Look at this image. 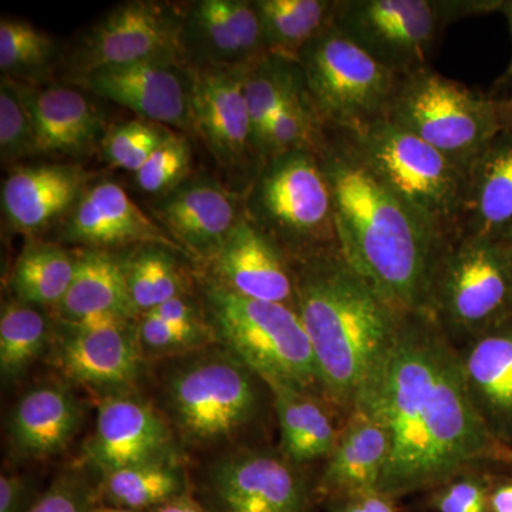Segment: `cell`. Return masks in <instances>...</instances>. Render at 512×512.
I'll return each instance as SVG.
<instances>
[{"instance_id":"obj_1","label":"cell","mask_w":512,"mask_h":512,"mask_svg":"<svg viewBox=\"0 0 512 512\" xmlns=\"http://www.w3.org/2000/svg\"><path fill=\"white\" fill-rule=\"evenodd\" d=\"M359 407L389 434L379 490L396 500L485 466L498 443L468 399L457 346L429 313L400 315L382 373Z\"/></svg>"},{"instance_id":"obj_2","label":"cell","mask_w":512,"mask_h":512,"mask_svg":"<svg viewBox=\"0 0 512 512\" xmlns=\"http://www.w3.org/2000/svg\"><path fill=\"white\" fill-rule=\"evenodd\" d=\"M313 150L332 188L346 261L397 312L429 313L434 272L450 244L384 183L348 131L320 126Z\"/></svg>"},{"instance_id":"obj_3","label":"cell","mask_w":512,"mask_h":512,"mask_svg":"<svg viewBox=\"0 0 512 512\" xmlns=\"http://www.w3.org/2000/svg\"><path fill=\"white\" fill-rule=\"evenodd\" d=\"M296 312L308 333L326 397L343 416L373 389L400 315L342 251L292 262Z\"/></svg>"},{"instance_id":"obj_4","label":"cell","mask_w":512,"mask_h":512,"mask_svg":"<svg viewBox=\"0 0 512 512\" xmlns=\"http://www.w3.org/2000/svg\"><path fill=\"white\" fill-rule=\"evenodd\" d=\"M202 296L211 338L222 349L265 384H282L328 400L308 333L295 309L245 298L212 278L204 282Z\"/></svg>"},{"instance_id":"obj_5","label":"cell","mask_w":512,"mask_h":512,"mask_svg":"<svg viewBox=\"0 0 512 512\" xmlns=\"http://www.w3.org/2000/svg\"><path fill=\"white\" fill-rule=\"evenodd\" d=\"M244 202L248 220L292 262L342 251L332 188L313 148L271 158Z\"/></svg>"},{"instance_id":"obj_6","label":"cell","mask_w":512,"mask_h":512,"mask_svg":"<svg viewBox=\"0 0 512 512\" xmlns=\"http://www.w3.org/2000/svg\"><path fill=\"white\" fill-rule=\"evenodd\" d=\"M348 133L384 183L446 244L463 237L468 194L464 168L387 119Z\"/></svg>"},{"instance_id":"obj_7","label":"cell","mask_w":512,"mask_h":512,"mask_svg":"<svg viewBox=\"0 0 512 512\" xmlns=\"http://www.w3.org/2000/svg\"><path fill=\"white\" fill-rule=\"evenodd\" d=\"M429 315L457 348L512 318V245L461 237L441 255Z\"/></svg>"},{"instance_id":"obj_8","label":"cell","mask_w":512,"mask_h":512,"mask_svg":"<svg viewBox=\"0 0 512 512\" xmlns=\"http://www.w3.org/2000/svg\"><path fill=\"white\" fill-rule=\"evenodd\" d=\"M386 119L426 141L467 171L501 130L490 94L433 67L397 76Z\"/></svg>"},{"instance_id":"obj_9","label":"cell","mask_w":512,"mask_h":512,"mask_svg":"<svg viewBox=\"0 0 512 512\" xmlns=\"http://www.w3.org/2000/svg\"><path fill=\"white\" fill-rule=\"evenodd\" d=\"M298 66L320 126L357 131L386 119L397 74L333 23L306 47Z\"/></svg>"},{"instance_id":"obj_10","label":"cell","mask_w":512,"mask_h":512,"mask_svg":"<svg viewBox=\"0 0 512 512\" xmlns=\"http://www.w3.org/2000/svg\"><path fill=\"white\" fill-rule=\"evenodd\" d=\"M258 376L227 350L192 357L168 376L165 399L185 439L212 443L229 439L258 417Z\"/></svg>"},{"instance_id":"obj_11","label":"cell","mask_w":512,"mask_h":512,"mask_svg":"<svg viewBox=\"0 0 512 512\" xmlns=\"http://www.w3.org/2000/svg\"><path fill=\"white\" fill-rule=\"evenodd\" d=\"M333 25L402 76L430 66L450 19L444 0H336Z\"/></svg>"},{"instance_id":"obj_12","label":"cell","mask_w":512,"mask_h":512,"mask_svg":"<svg viewBox=\"0 0 512 512\" xmlns=\"http://www.w3.org/2000/svg\"><path fill=\"white\" fill-rule=\"evenodd\" d=\"M187 9L150 0L117 5L84 33L74 47L70 69L74 79L106 66L154 59H183ZM187 62V60H185Z\"/></svg>"},{"instance_id":"obj_13","label":"cell","mask_w":512,"mask_h":512,"mask_svg":"<svg viewBox=\"0 0 512 512\" xmlns=\"http://www.w3.org/2000/svg\"><path fill=\"white\" fill-rule=\"evenodd\" d=\"M248 66H191L195 134L220 167L244 184L245 191L264 167L245 97Z\"/></svg>"},{"instance_id":"obj_14","label":"cell","mask_w":512,"mask_h":512,"mask_svg":"<svg viewBox=\"0 0 512 512\" xmlns=\"http://www.w3.org/2000/svg\"><path fill=\"white\" fill-rule=\"evenodd\" d=\"M208 491L214 512H311L318 500L305 466L269 448L221 458L211 468Z\"/></svg>"},{"instance_id":"obj_15","label":"cell","mask_w":512,"mask_h":512,"mask_svg":"<svg viewBox=\"0 0 512 512\" xmlns=\"http://www.w3.org/2000/svg\"><path fill=\"white\" fill-rule=\"evenodd\" d=\"M76 82L97 96L127 107L143 120L195 134L194 74L183 59H154L100 67Z\"/></svg>"},{"instance_id":"obj_16","label":"cell","mask_w":512,"mask_h":512,"mask_svg":"<svg viewBox=\"0 0 512 512\" xmlns=\"http://www.w3.org/2000/svg\"><path fill=\"white\" fill-rule=\"evenodd\" d=\"M136 320L93 316L63 323L57 333L55 362L84 386L120 390L137 379L143 353L136 338Z\"/></svg>"},{"instance_id":"obj_17","label":"cell","mask_w":512,"mask_h":512,"mask_svg":"<svg viewBox=\"0 0 512 512\" xmlns=\"http://www.w3.org/2000/svg\"><path fill=\"white\" fill-rule=\"evenodd\" d=\"M151 214L184 252L207 261L247 217L244 194L205 177L188 178L160 197Z\"/></svg>"},{"instance_id":"obj_18","label":"cell","mask_w":512,"mask_h":512,"mask_svg":"<svg viewBox=\"0 0 512 512\" xmlns=\"http://www.w3.org/2000/svg\"><path fill=\"white\" fill-rule=\"evenodd\" d=\"M183 50L190 66H248L264 59L268 55L255 0L192 3L185 13Z\"/></svg>"},{"instance_id":"obj_19","label":"cell","mask_w":512,"mask_h":512,"mask_svg":"<svg viewBox=\"0 0 512 512\" xmlns=\"http://www.w3.org/2000/svg\"><path fill=\"white\" fill-rule=\"evenodd\" d=\"M170 444L171 431L163 417L138 397L119 393L101 400L84 454L106 476L121 468L164 460Z\"/></svg>"},{"instance_id":"obj_20","label":"cell","mask_w":512,"mask_h":512,"mask_svg":"<svg viewBox=\"0 0 512 512\" xmlns=\"http://www.w3.org/2000/svg\"><path fill=\"white\" fill-rule=\"evenodd\" d=\"M60 235L74 244L104 251L138 244L184 252L156 220L131 201L119 184L111 181H100L84 190L72 211L63 218Z\"/></svg>"},{"instance_id":"obj_21","label":"cell","mask_w":512,"mask_h":512,"mask_svg":"<svg viewBox=\"0 0 512 512\" xmlns=\"http://www.w3.org/2000/svg\"><path fill=\"white\" fill-rule=\"evenodd\" d=\"M210 262L211 278L231 291L296 311V274L291 259L247 217Z\"/></svg>"},{"instance_id":"obj_22","label":"cell","mask_w":512,"mask_h":512,"mask_svg":"<svg viewBox=\"0 0 512 512\" xmlns=\"http://www.w3.org/2000/svg\"><path fill=\"white\" fill-rule=\"evenodd\" d=\"M468 399L485 429L512 447V318L458 348Z\"/></svg>"},{"instance_id":"obj_23","label":"cell","mask_w":512,"mask_h":512,"mask_svg":"<svg viewBox=\"0 0 512 512\" xmlns=\"http://www.w3.org/2000/svg\"><path fill=\"white\" fill-rule=\"evenodd\" d=\"M89 180L90 174L79 165L18 168L2 185L5 220L23 234L42 231L72 211Z\"/></svg>"},{"instance_id":"obj_24","label":"cell","mask_w":512,"mask_h":512,"mask_svg":"<svg viewBox=\"0 0 512 512\" xmlns=\"http://www.w3.org/2000/svg\"><path fill=\"white\" fill-rule=\"evenodd\" d=\"M32 116L37 154L69 158L90 156L107 131L96 106L79 90L66 86H23Z\"/></svg>"},{"instance_id":"obj_25","label":"cell","mask_w":512,"mask_h":512,"mask_svg":"<svg viewBox=\"0 0 512 512\" xmlns=\"http://www.w3.org/2000/svg\"><path fill=\"white\" fill-rule=\"evenodd\" d=\"M389 454V434L383 424L365 409L353 410L316 480L318 500L329 503L357 491L379 488Z\"/></svg>"},{"instance_id":"obj_26","label":"cell","mask_w":512,"mask_h":512,"mask_svg":"<svg viewBox=\"0 0 512 512\" xmlns=\"http://www.w3.org/2000/svg\"><path fill=\"white\" fill-rule=\"evenodd\" d=\"M463 237L512 245V128H501L468 170Z\"/></svg>"},{"instance_id":"obj_27","label":"cell","mask_w":512,"mask_h":512,"mask_svg":"<svg viewBox=\"0 0 512 512\" xmlns=\"http://www.w3.org/2000/svg\"><path fill=\"white\" fill-rule=\"evenodd\" d=\"M82 417V406L70 387L42 384L26 392L10 414V440L20 456L53 457L69 446Z\"/></svg>"},{"instance_id":"obj_28","label":"cell","mask_w":512,"mask_h":512,"mask_svg":"<svg viewBox=\"0 0 512 512\" xmlns=\"http://www.w3.org/2000/svg\"><path fill=\"white\" fill-rule=\"evenodd\" d=\"M76 255V274L55 308L60 322L77 323L93 316L138 319L140 315L128 293L123 258L90 248L79 249Z\"/></svg>"},{"instance_id":"obj_29","label":"cell","mask_w":512,"mask_h":512,"mask_svg":"<svg viewBox=\"0 0 512 512\" xmlns=\"http://www.w3.org/2000/svg\"><path fill=\"white\" fill-rule=\"evenodd\" d=\"M274 399L281 430L279 450L299 466L326 460L346 417L325 397L282 384H266Z\"/></svg>"},{"instance_id":"obj_30","label":"cell","mask_w":512,"mask_h":512,"mask_svg":"<svg viewBox=\"0 0 512 512\" xmlns=\"http://www.w3.org/2000/svg\"><path fill=\"white\" fill-rule=\"evenodd\" d=\"M266 55L298 64L306 47L333 23L336 0H255Z\"/></svg>"},{"instance_id":"obj_31","label":"cell","mask_w":512,"mask_h":512,"mask_svg":"<svg viewBox=\"0 0 512 512\" xmlns=\"http://www.w3.org/2000/svg\"><path fill=\"white\" fill-rule=\"evenodd\" d=\"M76 265V252L59 245L45 242L26 245L10 275V288L16 301L37 308H56L69 291Z\"/></svg>"},{"instance_id":"obj_32","label":"cell","mask_w":512,"mask_h":512,"mask_svg":"<svg viewBox=\"0 0 512 512\" xmlns=\"http://www.w3.org/2000/svg\"><path fill=\"white\" fill-rule=\"evenodd\" d=\"M188 493L183 468L173 461H151L121 468L103 476L100 494L109 507L150 511L175 497Z\"/></svg>"},{"instance_id":"obj_33","label":"cell","mask_w":512,"mask_h":512,"mask_svg":"<svg viewBox=\"0 0 512 512\" xmlns=\"http://www.w3.org/2000/svg\"><path fill=\"white\" fill-rule=\"evenodd\" d=\"M301 86V70L296 63L266 56L248 66L245 76V97L256 150L264 165L269 124L284 101Z\"/></svg>"},{"instance_id":"obj_34","label":"cell","mask_w":512,"mask_h":512,"mask_svg":"<svg viewBox=\"0 0 512 512\" xmlns=\"http://www.w3.org/2000/svg\"><path fill=\"white\" fill-rule=\"evenodd\" d=\"M123 261L128 293L138 315L187 295L184 276L164 247L140 245Z\"/></svg>"},{"instance_id":"obj_35","label":"cell","mask_w":512,"mask_h":512,"mask_svg":"<svg viewBox=\"0 0 512 512\" xmlns=\"http://www.w3.org/2000/svg\"><path fill=\"white\" fill-rule=\"evenodd\" d=\"M50 325L37 306L6 303L0 315V372L3 379H18L47 348Z\"/></svg>"},{"instance_id":"obj_36","label":"cell","mask_w":512,"mask_h":512,"mask_svg":"<svg viewBox=\"0 0 512 512\" xmlns=\"http://www.w3.org/2000/svg\"><path fill=\"white\" fill-rule=\"evenodd\" d=\"M56 46L52 37L22 19L0 20L2 76L39 82L52 69Z\"/></svg>"},{"instance_id":"obj_37","label":"cell","mask_w":512,"mask_h":512,"mask_svg":"<svg viewBox=\"0 0 512 512\" xmlns=\"http://www.w3.org/2000/svg\"><path fill=\"white\" fill-rule=\"evenodd\" d=\"M320 124L306 100L303 84L284 101L269 124L265 160L301 148H315Z\"/></svg>"},{"instance_id":"obj_38","label":"cell","mask_w":512,"mask_h":512,"mask_svg":"<svg viewBox=\"0 0 512 512\" xmlns=\"http://www.w3.org/2000/svg\"><path fill=\"white\" fill-rule=\"evenodd\" d=\"M173 134L168 127L154 121H126L107 131L101 150L107 163L136 174L151 154Z\"/></svg>"},{"instance_id":"obj_39","label":"cell","mask_w":512,"mask_h":512,"mask_svg":"<svg viewBox=\"0 0 512 512\" xmlns=\"http://www.w3.org/2000/svg\"><path fill=\"white\" fill-rule=\"evenodd\" d=\"M32 116L23 96V84L2 76L0 80V156L9 164L36 156Z\"/></svg>"},{"instance_id":"obj_40","label":"cell","mask_w":512,"mask_h":512,"mask_svg":"<svg viewBox=\"0 0 512 512\" xmlns=\"http://www.w3.org/2000/svg\"><path fill=\"white\" fill-rule=\"evenodd\" d=\"M191 146L184 134H173L151 154L136 173L138 187L148 194H168L188 180Z\"/></svg>"},{"instance_id":"obj_41","label":"cell","mask_w":512,"mask_h":512,"mask_svg":"<svg viewBox=\"0 0 512 512\" xmlns=\"http://www.w3.org/2000/svg\"><path fill=\"white\" fill-rule=\"evenodd\" d=\"M493 473L484 466L468 468L430 491L426 505L434 512H490L488 491Z\"/></svg>"},{"instance_id":"obj_42","label":"cell","mask_w":512,"mask_h":512,"mask_svg":"<svg viewBox=\"0 0 512 512\" xmlns=\"http://www.w3.org/2000/svg\"><path fill=\"white\" fill-rule=\"evenodd\" d=\"M136 338L143 356L181 355L202 346L197 340L178 332L151 312L138 316Z\"/></svg>"},{"instance_id":"obj_43","label":"cell","mask_w":512,"mask_h":512,"mask_svg":"<svg viewBox=\"0 0 512 512\" xmlns=\"http://www.w3.org/2000/svg\"><path fill=\"white\" fill-rule=\"evenodd\" d=\"M96 495L92 487L77 474H63L37 497L30 512H94Z\"/></svg>"},{"instance_id":"obj_44","label":"cell","mask_w":512,"mask_h":512,"mask_svg":"<svg viewBox=\"0 0 512 512\" xmlns=\"http://www.w3.org/2000/svg\"><path fill=\"white\" fill-rule=\"evenodd\" d=\"M329 512H402L396 498L379 488L357 491L326 503Z\"/></svg>"},{"instance_id":"obj_45","label":"cell","mask_w":512,"mask_h":512,"mask_svg":"<svg viewBox=\"0 0 512 512\" xmlns=\"http://www.w3.org/2000/svg\"><path fill=\"white\" fill-rule=\"evenodd\" d=\"M37 498L32 485L15 474L0 477V512H30Z\"/></svg>"},{"instance_id":"obj_46","label":"cell","mask_w":512,"mask_h":512,"mask_svg":"<svg viewBox=\"0 0 512 512\" xmlns=\"http://www.w3.org/2000/svg\"><path fill=\"white\" fill-rule=\"evenodd\" d=\"M488 511L512 512V476H491Z\"/></svg>"},{"instance_id":"obj_47","label":"cell","mask_w":512,"mask_h":512,"mask_svg":"<svg viewBox=\"0 0 512 512\" xmlns=\"http://www.w3.org/2000/svg\"><path fill=\"white\" fill-rule=\"evenodd\" d=\"M495 92L491 93L495 107H497L498 120L501 128H512V80L507 83H498Z\"/></svg>"},{"instance_id":"obj_48","label":"cell","mask_w":512,"mask_h":512,"mask_svg":"<svg viewBox=\"0 0 512 512\" xmlns=\"http://www.w3.org/2000/svg\"><path fill=\"white\" fill-rule=\"evenodd\" d=\"M147 512H211L198 503L195 498H192L190 493L175 497L173 500L167 501V503L158 505L153 510Z\"/></svg>"},{"instance_id":"obj_49","label":"cell","mask_w":512,"mask_h":512,"mask_svg":"<svg viewBox=\"0 0 512 512\" xmlns=\"http://www.w3.org/2000/svg\"><path fill=\"white\" fill-rule=\"evenodd\" d=\"M488 460H490V463H501L512 466V447L505 446V444L501 443L495 444Z\"/></svg>"},{"instance_id":"obj_50","label":"cell","mask_w":512,"mask_h":512,"mask_svg":"<svg viewBox=\"0 0 512 512\" xmlns=\"http://www.w3.org/2000/svg\"><path fill=\"white\" fill-rule=\"evenodd\" d=\"M501 13L505 16V19H507L508 28H510V35L512 40V0H504L503 8H501ZM512 80V57L510 66H508L507 72H505L504 76L501 77L500 82L498 83H507L511 82Z\"/></svg>"},{"instance_id":"obj_51","label":"cell","mask_w":512,"mask_h":512,"mask_svg":"<svg viewBox=\"0 0 512 512\" xmlns=\"http://www.w3.org/2000/svg\"><path fill=\"white\" fill-rule=\"evenodd\" d=\"M94 512H136V511L126 510V508L109 507V505H106V507H97L96 511H94Z\"/></svg>"}]
</instances>
